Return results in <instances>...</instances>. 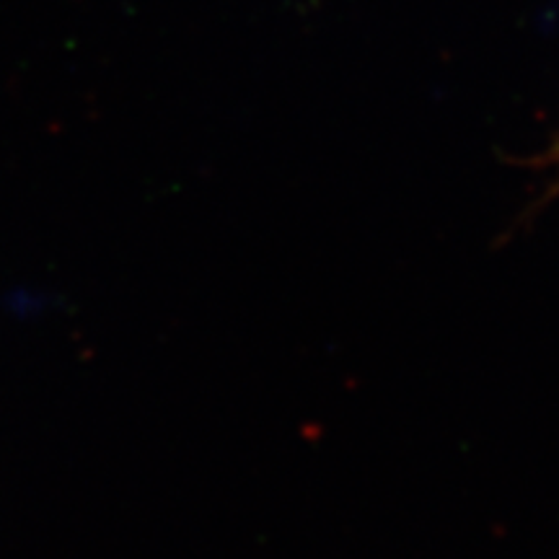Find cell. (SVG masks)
Listing matches in <instances>:
<instances>
[{
	"instance_id": "6da1fadb",
	"label": "cell",
	"mask_w": 559,
	"mask_h": 559,
	"mask_svg": "<svg viewBox=\"0 0 559 559\" xmlns=\"http://www.w3.org/2000/svg\"><path fill=\"white\" fill-rule=\"evenodd\" d=\"M539 164L547 166V169H557L559 171V132H557V138L549 143L547 153H544V156L539 158Z\"/></svg>"
}]
</instances>
